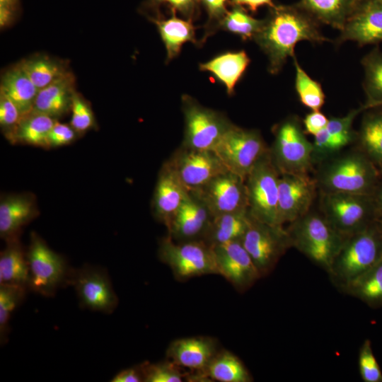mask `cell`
Returning <instances> with one entry per match:
<instances>
[{"label":"cell","instance_id":"cell-1","mask_svg":"<svg viewBox=\"0 0 382 382\" xmlns=\"http://www.w3.org/2000/svg\"><path fill=\"white\" fill-rule=\"evenodd\" d=\"M318 23L297 4L270 8L263 27L253 40L267 56L271 74L281 71L287 58L294 55L298 42L329 41L320 32Z\"/></svg>","mask_w":382,"mask_h":382},{"label":"cell","instance_id":"cell-2","mask_svg":"<svg viewBox=\"0 0 382 382\" xmlns=\"http://www.w3.org/2000/svg\"><path fill=\"white\" fill-rule=\"evenodd\" d=\"M381 177L374 163L358 149L320 163L314 179L320 192L373 195Z\"/></svg>","mask_w":382,"mask_h":382},{"label":"cell","instance_id":"cell-3","mask_svg":"<svg viewBox=\"0 0 382 382\" xmlns=\"http://www.w3.org/2000/svg\"><path fill=\"white\" fill-rule=\"evenodd\" d=\"M382 259V222L376 220L346 237L328 272L340 291Z\"/></svg>","mask_w":382,"mask_h":382},{"label":"cell","instance_id":"cell-4","mask_svg":"<svg viewBox=\"0 0 382 382\" xmlns=\"http://www.w3.org/2000/svg\"><path fill=\"white\" fill-rule=\"evenodd\" d=\"M286 229L292 247L326 272L346 238L330 224L320 211L311 209L290 223Z\"/></svg>","mask_w":382,"mask_h":382},{"label":"cell","instance_id":"cell-5","mask_svg":"<svg viewBox=\"0 0 382 382\" xmlns=\"http://www.w3.org/2000/svg\"><path fill=\"white\" fill-rule=\"evenodd\" d=\"M270 155L280 174H309L313 168V144L305 135L299 120L289 117L273 127Z\"/></svg>","mask_w":382,"mask_h":382},{"label":"cell","instance_id":"cell-6","mask_svg":"<svg viewBox=\"0 0 382 382\" xmlns=\"http://www.w3.org/2000/svg\"><path fill=\"white\" fill-rule=\"evenodd\" d=\"M158 257L178 281L219 274L213 248L202 239L177 241L167 234L158 242Z\"/></svg>","mask_w":382,"mask_h":382},{"label":"cell","instance_id":"cell-7","mask_svg":"<svg viewBox=\"0 0 382 382\" xmlns=\"http://www.w3.org/2000/svg\"><path fill=\"white\" fill-rule=\"evenodd\" d=\"M320 204L321 213L345 237L378 220L373 195L320 192Z\"/></svg>","mask_w":382,"mask_h":382},{"label":"cell","instance_id":"cell-8","mask_svg":"<svg viewBox=\"0 0 382 382\" xmlns=\"http://www.w3.org/2000/svg\"><path fill=\"white\" fill-rule=\"evenodd\" d=\"M181 108L185 127L180 146L185 148L213 150L233 125L223 112L201 105L187 94L181 98Z\"/></svg>","mask_w":382,"mask_h":382},{"label":"cell","instance_id":"cell-9","mask_svg":"<svg viewBox=\"0 0 382 382\" xmlns=\"http://www.w3.org/2000/svg\"><path fill=\"white\" fill-rule=\"evenodd\" d=\"M26 255L29 266L28 289L50 296L60 286L68 284L71 269L64 258L35 232L30 234Z\"/></svg>","mask_w":382,"mask_h":382},{"label":"cell","instance_id":"cell-10","mask_svg":"<svg viewBox=\"0 0 382 382\" xmlns=\"http://www.w3.org/2000/svg\"><path fill=\"white\" fill-rule=\"evenodd\" d=\"M269 149L258 130L233 124L213 150L228 171L245 180Z\"/></svg>","mask_w":382,"mask_h":382},{"label":"cell","instance_id":"cell-11","mask_svg":"<svg viewBox=\"0 0 382 382\" xmlns=\"http://www.w3.org/2000/svg\"><path fill=\"white\" fill-rule=\"evenodd\" d=\"M241 242L261 277L270 274L279 259L292 248L290 236L283 226L262 222L253 216Z\"/></svg>","mask_w":382,"mask_h":382},{"label":"cell","instance_id":"cell-12","mask_svg":"<svg viewBox=\"0 0 382 382\" xmlns=\"http://www.w3.org/2000/svg\"><path fill=\"white\" fill-rule=\"evenodd\" d=\"M270 150V149H269ZM280 173L268 151L254 166L245 182L248 210L255 219L277 225V204Z\"/></svg>","mask_w":382,"mask_h":382},{"label":"cell","instance_id":"cell-13","mask_svg":"<svg viewBox=\"0 0 382 382\" xmlns=\"http://www.w3.org/2000/svg\"><path fill=\"white\" fill-rule=\"evenodd\" d=\"M189 191H195L214 177L228 171L214 150L180 146L167 160Z\"/></svg>","mask_w":382,"mask_h":382},{"label":"cell","instance_id":"cell-14","mask_svg":"<svg viewBox=\"0 0 382 382\" xmlns=\"http://www.w3.org/2000/svg\"><path fill=\"white\" fill-rule=\"evenodd\" d=\"M190 192L204 202L212 216L248 210L245 180L228 170Z\"/></svg>","mask_w":382,"mask_h":382},{"label":"cell","instance_id":"cell-15","mask_svg":"<svg viewBox=\"0 0 382 382\" xmlns=\"http://www.w3.org/2000/svg\"><path fill=\"white\" fill-rule=\"evenodd\" d=\"M69 284L74 286L81 306L89 310L110 313L118 299L107 273L98 267L85 266L71 270Z\"/></svg>","mask_w":382,"mask_h":382},{"label":"cell","instance_id":"cell-16","mask_svg":"<svg viewBox=\"0 0 382 382\" xmlns=\"http://www.w3.org/2000/svg\"><path fill=\"white\" fill-rule=\"evenodd\" d=\"M318 187L309 174H280L277 225L291 223L308 212Z\"/></svg>","mask_w":382,"mask_h":382},{"label":"cell","instance_id":"cell-17","mask_svg":"<svg viewBox=\"0 0 382 382\" xmlns=\"http://www.w3.org/2000/svg\"><path fill=\"white\" fill-rule=\"evenodd\" d=\"M219 274L239 292L249 289L261 275L241 241L212 246Z\"/></svg>","mask_w":382,"mask_h":382},{"label":"cell","instance_id":"cell-18","mask_svg":"<svg viewBox=\"0 0 382 382\" xmlns=\"http://www.w3.org/2000/svg\"><path fill=\"white\" fill-rule=\"evenodd\" d=\"M351 40L360 46L382 42V3L363 0L346 21L338 42Z\"/></svg>","mask_w":382,"mask_h":382},{"label":"cell","instance_id":"cell-19","mask_svg":"<svg viewBox=\"0 0 382 382\" xmlns=\"http://www.w3.org/2000/svg\"><path fill=\"white\" fill-rule=\"evenodd\" d=\"M212 216L204 202L189 191L167 228L168 234L177 241L202 239Z\"/></svg>","mask_w":382,"mask_h":382},{"label":"cell","instance_id":"cell-20","mask_svg":"<svg viewBox=\"0 0 382 382\" xmlns=\"http://www.w3.org/2000/svg\"><path fill=\"white\" fill-rule=\"evenodd\" d=\"M188 192L169 163L165 161L158 172L152 199L155 219L168 228Z\"/></svg>","mask_w":382,"mask_h":382},{"label":"cell","instance_id":"cell-21","mask_svg":"<svg viewBox=\"0 0 382 382\" xmlns=\"http://www.w3.org/2000/svg\"><path fill=\"white\" fill-rule=\"evenodd\" d=\"M219 350L216 339L197 336L173 340L168 347L166 357L181 368L204 372Z\"/></svg>","mask_w":382,"mask_h":382},{"label":"cell","instance_id":"cell-22","mask_svg":"<svg viewBox=\"0 0 382 382\" xmlns=\"http://www.w3.org/2000/svg\"><path fill=\"white\" fill-rule=\"evenodd\" d=\"M38 214L35 197L30 193L8 194L0 200V236L6 242L19 240L23 226Z\"/></svg>","mask_w":382,"mask_h":382},{"label":"cell","instance_id":"cell-23","mask_svg":"<svg viewBox=\"0 0 382 382\" xmlns=\"http://www.w3.org/2000/svg\"><path fill=\"white\" fill-rule=\"evenodd\" d=\"M76 92L75 78L69 71L39 90L32 111L57 120L71 111L73 97Z\"/></svg>","mask_w":382,"mask_h":382},{"label":"cell","instance_id":"cell-24","mask_svg":"<svg viewBox=\"0 0 382 382\" xmlns=\"http://www.w3.org/2000/svg\"><path fill=\"white\" fill-rule=\"evenodd\" d=\"M171 16L165 18L161 16L149 18L157 27L166 50V62L176 57L183 45L187 42L197 44L193 21L178 18L176 12L171 11Z\"/></svg>","mask_w":382,"mask_h":382},{"label":"cell","instance_id":"cell-25","mask_svg":"<svg viewBox=\"0 0 382 382\" xmlns=\"http://www.w3.org/2000/svg\"><path fill=\"white\" fill-rule=\"evenodd\" d=\"M38 91L21 63L8 69L1 76L0 92L16 105L22 116L33 110Z\"/></svg>","mask_w":382,"mask_h":382},{"label":"cell","instance_id":"cell-26","mask_svg":"<svg viewBox=\"0 0 382 382\" xmlns=\"http://www.w3.org/2000/svg\"><path fill=\"white\" fill-rule=\"evenodd\" d=\"M251 220L249 210L213 216L202 240L212 247L241 241Z\"/></svg>","mask_w":382,"mask_h":382},{"label":"cell","instance_id":"cell-27","mask_svg":"<svg viewBox=\"0 0 382 382\" xmlns=\"http://www.w3.org/2000/svg\"><path fill=\"white\" fill-rule=\"evenodd\" d=\"M250 62L249 57L243 50L228 52L200 64L199 69L212 74L224 85L228 95L232 96L236 83L243 75Z\"/></svg>","mask_w":382,"mask_h":382},{"label":"cell","instance_id":"cell-28","mask_svg":"<svg viewBox=\"0 0 382 382\" xmlns=\"http://www.w3.org/2000/svg\"><path fill=\"white\" fill-rule=\"evenodd\" d=\"M363 0H301L297 5L317 22L340 31Z\"/></svg>","mask_w":382,"mask_h":382},{"label":"cell","instance_id":"cell-29","mask_svg":"<svg viewBox=\"0 0 382 382\" xmlns=\"http://www.w3.org/2000/svg\"><path fill=\"white\" fill-rule=\"evenodd\" d=\"M0 254V284H12L28 289L29 266L26 251L19 240L6 242Z\"/></svg>","mask_w":382,"mask_h":382},{"label":"cell","instance_id":"cell-30","mask_svg":"<svg viewBox=\"0 0 382 382\" xmlns=\"http://www.w3.org/2000/svg\"><path fill=\"white\" fill-rule=\"evenodd\" d=\"M57 121L47 115L31 111L21 116L10 142L49 148V133Z\"/></svg>","mask_w":382,"mask_h":382},{"label":"cell","instance_id":"cell-31","mask_svg":"<svg viewBox=\"0 0 382 382\" xmlns=\"http://www.w3.org/2000/svg\"><path fill=\"white\" fill-rule=\"evenodd\" d=\"M342 291L371 308L382 307V259L349 283Z\"/></svg>","mask_w":382,"mask_h":382},{"label":"cell","instance_id":"cell-32","mask_svg":"<svg viewBox=\"0 0 382 382\" xmlns=\"http://www.w3.org/2000/svg\"><path fill=\"white\" fill-rule=\"evenodd\" d=\"M212 380L220 382H250L253 377L242 361L228 350H219L204 371Z\"/></svg>","mask_w":382,"mask_h":382},{"label":"cell","instance_id":"cell-33","mask_svg":"<svg viewBox=\"0 0 382 382\" xmlns=\"http://www.w3.org/2000/svg\"><path fill=\"white\" fill-rule=\"evenodd\" d=\"M357 140L359 149L382 175V112L370 113L364 117Z\"/></svg>","mask_w":382,"mask_h":382},{"label":"cell","instance_id":"cell-34","mask_svg":"<svg viewBox=\"0 0 382 382\" xmlns=\"http://www.w3.org/2000/svg\"><path fill=\"white\" fill-rule=\"evenodd\" d=\"M20 63L38 90L69 71L62 62L43 54L33 56Z\"/></svg>","mask_w":382,"mask_h":382},{"label":"cell","instance_id":"cell-35","mask_svg":"<svg viewBox=\"0 0 382 382\" xmlns=\"http://www.w3.org/2000/svg\"><path fill=\"white\" fill-rule=\"evenodd\" d=\"M361 64L364 70V109L382 106V52L375 48L366 54Z\"/></svg>","mask_w":382,"mask_h":382},{"label":"cell","instance_id":"cell-36","mask_svg":"<svg viewBox=\"0 0 382 382\" xmlns=\"http://www.w3.org/2000/svg\"><path fill=\"white\" fill-rule=\"evenodd\" d=\"M230 6L231 8L224 18L221 29L236 34L243 40H253L263 27L265 19L253 18L241 6Z\"/></svg>","mask_w":382,"mask_h":382},{"label":"cell","instance_id":"cell-37","mask_svg":"<svg viewBox=\"0 0 382 382\" xmlns=\"http://www.w3.org/2000/svg\"><path fill=\"white\" fill-rule=\"evenodd\" d=\"M292 58L295 67V88L301 103L312 111L320 110L325 99L321 85L309 76L295 55Z\"/></svg>","mask_w":382,"mask_h":382},{"label":"cell","instance_id":"cell-38","mask_svg":"<svg viewBox=\"0 0 382 382\" xmlns=\"http://www.w3.org/2000/svg\"><path fill=\"white\" fill-rule=\"evenodd\" d=\"M28 288L12 284H0V340L7 339L8 324L13 311L23 300Z\"/></svg>","mask_w":382,"mask_h":382},{"label":"cell","instance_id":"cell-39","mask_svg":"<svg viewBox=\"0 0 382 382\" xmlns=\"http://www.w3.org/2000/svg\"><path fill=\"white\" fill-rule=\"evenodd\" d=\"M140 366L145 382H181L187 375L168 359L155 364L144 362Z\"/></svg>","mask_w":382,"mask_h":382},{"label":"cell","instance_id":"cell-40","mask_svg":"<svg viewBox=\"0 0 382 382\" xmlns=\"http://www.w3.org/2000/svg\"><path fill=\"white\" fill-rule=\"evenodd\" d=\"M71 112L70 125L79 134L96 127V118L91 105L76 92L73 97Z\"/></svg>","mask_w":382,"mask_h":382},{"label":"cell","instance_id":"cell-41","mask_svg":"<svg viewBox=\"0 0 382 382\" xmlns=\"http://www.w3.org/2000/svg\"><path fill=\"white\" fill-rule=\"evenodd\" d=\"M230 1L231 0H201V4L207 13V20L204 26V35L200 44L204 43L209 36L221 29V23L228 12Z\"/></svg>","mask_w":382,"mask_h":382},{"label":"cell","instance_id":"cell-42","mask_svg":"<svg viewBox=\"0 0 382 382\" xmlns=\"http://www.w3.org/2000/svg\"><path fill=\"white\" fill-rule=\"evenodd\" d=\"M358 365L360 376L364 382H382V371L369 339H366L360 347Z\"/></svg>","mask_w":382,"mask_h":382},{"label":"cell","instance_id":"cell-43","mask_svg":"<svg viewBox=\"0 0 382 382\" xmlns=\"http://www.w3.org/2000/svg\"><path fill=\"white\" fill-rule=\"evenodd\" d=\"M364 108L351 110L344 117H332L328 120L326 129L330 134L340 140L345 146L357 140V133L352 129V123L355 117Z\"/></svg>","mask_w":382,"mask_h":382},{"label":"cell","instance_id":"cell-44","mask_svg":"<svg viewBox=\"0 0 382 382\" xmlns=\"http://www.w3.org/2000/svg\"><path fill=\"white\" fill-rule=\"evenodd\" d=\"M21 116L16 105L0 92V125L9 141Z\"/></svg>","mask_w":382,"mask_h":382},{"label":"cell","instance_id":"cell-45","mask_svg":"<svg viewBox=\"0 0 382 382\" xmlns=\"http://www.w3.org/2000/svg\"><path fill=\"white\" fill-rule=\"evenodd\" d=\"M168 5L171 11L179 13L187 20L194 21L199 14L201 0H146V5L156 9L161 5Z\"/></svg>","mask_w":382,"mask_h":382},{"label":"cell","instance_id":"cell-46","mask_svg":"<svg viewBox=\"0 0 382 382\" xmlns=\"http://www.w3.org/2000/svg\"><path fill=\"white\" fill-rule=\"evenodd\" d=\"M79 134L70 124H64L57 121L49 133V148L70 144L76 140Z\"/></svg>","mask_w":382,"mask_h":382},{"label":"cell","instance_id":"cell-47","mask_svg":"<svg viewBox=\"0 0 382 382\" xmlns=\"http://www.w3.org/2000/svg\"><path fill=\"white\" fill-rule=\"evenodd\" d=\"M328 120L320 110L312 111L307 114L303 121L305 133L314 136L326 127Z\"/></svg>","mask_w":382,"mask_h":382},{"label":"cell","instance_id":"cell-48","mask_svg":"<svg viewBox=\"0 0 382 382\" xmlns=\"http://www.w3.org/2000/svg\"><path fill=\"white\" fill-rule=\"evenodd\" d=\"M112 382H141L144 381L141 366L130 367L118 372L111 380Z\"/></svg>","mask_w":382,"mask_h":382},{"label":"cell","instance_id":"cell-49","mask_svg":"<svg viewBox=\"0 0 382 382\" xmlns=\"http://www.w3.org/2000/svg\"><path fill=\"white\" fill-rule=\"evenodd\" d=\"M230 5L241 6L253 13L256 12L258 8L263 6H267L270 8L275 6L272 0H231Z\"/></svg>","mask_w":382,"mask_h":382},{"label":"cell","instance_id":"cell-50","mask_svg":"<svg viewBox=\"0 0 382 382\" xmlns=\"http://www.w3.org/2000/svg\"><path fill=\"white\" fill-rule=\"evenodd\" d=\"M373 196L376 204L378 220L382 222V178L374 192Z\"/></svg>","mask_w":382,"mask_h":382},{"label":"cell","instance_id":"cell-51","mask_svg":"<svg viewBox=\"0 0 382 382\" xmlns=\"http://www.w3.org/2000/svg\"><path fill=\"white\" fill-rule=\"evenodd\" d=\"M380 1L382 3V0H380Z\"/></svg>","mask_w":382,"mask_h":382}]
</instances>
